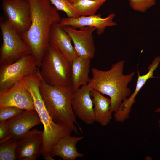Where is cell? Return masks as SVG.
<instances>
[{"mask_svg": "<svg viewBox=\"0 0 160 160\" xmlns=\"http://www.w3.org/2000/svg\"><path fill=\"white\" fill-rule=\"evenodd\" d=\"M6 122L10 128L9 139H22L33 127L41 123L40 117L35 110H24Z\"/></svg>", "mask_w": 160, "mask_h": 160, "instance_id": "12", "label": "cell"}, {"mask_svg": "<svg viewBox=\"0 0 160 160\" xmlns=\"http://www.w3.org/2000/svg\"><path fill=\"white\" fill-rule=\"evenodd\" d=\"M91 59L78 56L71 63V83L73 92L81 86L87 84Z\"/></svg>", "mask_w": 160, "mask_h": 160, "instance_id": "16", "label": "cell"}, {"mask_svg": "<svg viewBox=\"0 0 160 160\" xmlns=\"http://www.w3.org/2000/svg\"><path fill=\"white\" fill-rule=\"evenodd\" d=\"M108 0H78L72 3L80 16L95 14L98 10Z\"/></svg>", "mask_w": 160, "mask_h": 160, "instance_id": "19", "label": "cell"}, {"mask_svg": "<svg viewBox=\"0 0 160 160\" xmlns=\"http://www.w3.org/2000/svg\"><path fill=\"white\" fill-rule=\"evenodd\" d=\"M62 27L71 38L79 56L93 58L95 50L93 33L96 28L85 26L77 29L69 26Z\"/></svg>", "mask_w": 160, "mask_h": 160, "instance_id": "9", "label": "cell"}, {"mask_svg": "<svg viewBox=\"0 0 160 160\" xmlns=\"http://www.w3.org/2000/svg\"><path fill=\"white\" fill-rule=\"evenodd\" d=\"M58 11L64 12L68 17L77 18L80 16L77 10L68 0H49Z\"/></svg>", "mask_w": 160, "mask_h": 160, "instance_id": "21", "label": "cell"}, {"mask_svg": "<svg viewBox=\"0 0 160 160\" xmlns=\"http://www.w3.org/2000/svg\"><path fill=\"white\" fill-rule=\"evenodd\" d=\"M43 131L35 129L30 130L18 140L17 160H35L41 154Z\"/></svg>", "mask_w": 160, "mask_h": 160, "instance_id": "15", "label": "cell"}, {"mask_svg": "<svg viewBox=\"0 0 160 160\" xmlns=\"http://www.w3.org/2000/svg\"><path fill=\"white\" fill-rule=\"evenodd\" d=\"M115 16L114 13L110 14L106 17H101L100 14L88 16H80L77 18L65 17L62 18L59 24L61 26H69L76 28L89 26L96 28L98 35L102 34L106 28L116 25L113 20Z\"/></svg>", "mask_w": 160, "mask_h": 160, "instance_id": "13", "label": "cell"}, {"mask_svg": "<svg viewBox=\"0 0 160 160\" xmlns=\"http://www.w3.org/2000/svg\"><path fill=\"white\" fill-rule=\"evenodd\" d=\"M129 5L135 11L144 12L156 4V0H129Z\"/></svg>", "mask_w": 160, "mask_h": 160, "instance_id": "22", "label": "cell"}, {"mask_svg": "<svg viewBox=\"0 0 160 160\" xmlns=\"http://www.w3.org/2000/svg\"><path fill=\"white\" fill-rule=\"evenodd\" d=\"M18 141L12 138L0 142V160L17 159Z\"/></svg>", "mask_w": 160, "mask_h": 160, "instance_id": "20", "label": "cell"}, {"mask_svg": "<svg viewBox=\"0 0 160 160\" xmlns=\"http://www.w3.org/2000/svg\"><path fill=\"white\" fill-rule=\"evenodd\" d=\"M72 4L78 0H68Z\"/></svg>", "mask_w": 160, "mask_h": 160, "instance_id": "26", "label": "cell"}, {"mask_svg": "<svg viewBox=\"0 0 160 160\" xmlns=\"http://www.w3.org/2000/svg\"><path fill=\"white\" fill-rule=\"evenodd\" d=\"M39 68L31 54L23 56L15 62L0 65V91L8 89L24 77L36 72Z\"/></svg>", "mask_w": 160, "mask_h": 160, "instance_id": "7", "label": "cell"}, {"mask_svg": "<svg viewBox=\"0 0 160 160\" xmlns=\"http://www.w3.org/2000/svg\"><path fill=\"white\" fill-rule=\"evenodd\" d=\"M0 28L3 40L0 49V65L12 63L23 56L31 55L21 35L4 16L0 17Z\"/></svg>", "mask_w": 160, "mask_h": 160, "instance_id": "6", "label": "cell"}, {"mask_svg": "<svg viewBox=\"0 0 160 160\" xmlns=\"http://www.w3.org/2000/svg\"><path fill=\"white\" fill-rule=\"evenodd\" d=\"M92 89L87 84L81 86L73 92L71 100L75 114L88 125L95 122L94 105L90 95Z\"/></svg>", "mask_w": 160, "mask_h": 160, "instance_id": "10", "label": "cell"}, {"mask_svg": "<svg viewBox=\"0 0 160 160\" xmlns=\"http://www.w3.org/2000/svg\"><path fill=\"white\" fill-rule=\"evenodd\" d=\"M124 61L121 60L113 64L108 71L92 68V77L87 84L92 89L109 96L111 103L110 109L112 113L117 110L122 102L131 93L128 85L135 73L124 74Z\"/></svg>", "mask_w": 160, "mask_h": 160, "instance_id": "3", "label": "cell"}, {"mask_svg": "<svg viewBox=\"0 0 160 160\" xmlns=\"http://www.w3.org/2000/svg\"><path fill=\"white\" fill-rule=\"evenodd\" d=\"M41 78L38 73L24 77L20 84L30 92L33 98L35 110L43 125V140L41 154L46 160H54L51 155L53 146L61 138L71 135L72 130L66 125L54 121L47 111L39 90Z\"/></svg>", "mask_w": 160, "mask_h": 160, "instance_id": "2", "label": "cell"}, {"mask_svg": "<svg viewBox=\"0 0 160 160\" xmlns=\"http://www.w3.org/2000/svg\"><path fill=\"white\" fill-rule=\"evenodd\" d=\"M10 128L6 122L0 121V142L9 139Z\"/></svg>", "mask_w": 160, "mask_h": 160, "instance_id": "24", "label": "cell"}, {"mask_svg": "<svg viewBox=\"0 0 160 160\" xmlns=\"http://www.w3.org/2000/svg\"><path fill=\"white\" fill-rule=\"evenodd\" d=\"M39 73L42 79L53 86L70 85L71 63L49 44L42 60Z\"/></svg>", "mask_w": 160, "mask_h": 160, "instance_id": "5", "label": "cell"}, {"mask_svg": "<svg viewBox=\"0 0 160 160\" xmlns=\"http://www.w3.org/2000/svg\"><path fill=\"white\" fill-rule=\"evenodd\" d=\"M8 106L35 110L30 92L19 82L8 89L0 91V107Z\"/></svg>", "mask_w": 160, "mask_h": 160, "instance_id": "11", "label": "cell"}, {"mask_svg": "<svg viewBox=\"0 0 160 160\" xmlns=\"http://www.w3.org/2000/svg\"><path fill=\"white\" fill-rule=\"evenodd\" d=\"M155 112L156 113H160V107H159L156 109L155 111ZM158 122V124L160 125V119H159Z\"/></svg>", "mask_w": 160, "mask_h": 160, "instance_id": "25", "label": "cell"}, {"mask_svg": "<svg viewBox=\"0 0 160 160\" xmlns=\"http://www.w3.org/2000/svg\"><path fill=\"white\" fill-rule=\"evenodd\" d=\"M24 110L12 106L0 107V121L6 122L18 115Z\"/></svg>", "mask_w": 160, "mask_h": 160, "instance_id": "23", "label": "cell"}, {"mask_svg": "<svg viewBox=\"0 0 160 160\" xmlns=\"http://www.w3.org/2000/svg\"></svg>", "mask_w": 160, "mask_h": 160, "instance_id": "27", "label": "cell"}, {"mask_svg": "<svg viewBox=\"0 0 160 160\" xmlns=\"http://www.w3.org/2000/svg\"><path fill=\"white\" fill-rule=\"evenodd\" d=\"M28 0L31 7V24L29 30L21 36L39 68L49 44L51 26L54 23H59L62 18L49 0Z\"/></svg>", "mask_w": 160, "mask_h": 160, "instance_id": "1", "label": "cell"}, {"mask_svg": "<svg viewBox=\"0 0 160 160\" xmlns=\"http://www.w3.org/2000/svg\"><path fill=\"white\" fill-rule=\"evenodd\" d=\"M2 8L7 21L20 35L29 30L31 15L28 0H3Z\"/></svg>", "mask_w": 160, "mask_h": 160, "instance_id": "8", "label": "cell"}, {"mask_svg": "<svg viewBox=\"0 0 160 160\" xmlns=\"http://www.w3.org/2000/svg\"><path fill=\"white\" fill-rule=\"evenodd\" d=\"M90 95L94 106L95 121L102 126H106L110 123L112 117L110 99L93 89L91 91Z\"/></svg>", "mask_w": 160, "mask_h": 160, "instance_id": "18", "label": "cell"}, {"mask_svg": "<svg viewBox=\"0 0 160 160\" xmlns=\"http://www.w3.org/2000/svg\"><path fill=\"white\" fill-rule=\"evenodd\" d=\"M39 90L45 107L54 121L66 125L76 134L78 129L82 132L72 109L73 92L71 85L64 87L51 86L41 77Z\"/></svg>", "mask_w": 160, "mask_h": 160, "instance_id": "4", "label": "cell"}, {"mask_svg": "<svg viewBox=\"0 0 160 160\" xmlns=\"http://www.w3.org/2000/svg\"><path fill=\"white\" fill-rule=\"evenodd\" d=\"M84 137V136H72L69 135L61 138L53 147L52 156H58L64 160H75L77 158L84 157V154L77 151L76 145Z\"/></svg>", "mask_w": 160, "mask_h": 160, "instance_id": "17", "label": "cell"}, {"mask_svg": "<svg viewBox=\"0 0 160 160\" xmlns=\"http://www.w3.org/2000/svg\"><path fill=\"white\" fill-rule=\"evenodd\" d=\"M68 34L59 23L52 25L49 36V43L60 55L71 62L78 56Z\"/></svg>", "mask_w": 160, "mask_h": 160, "instance_id": "14", "label": "cell"}]
</instances>
